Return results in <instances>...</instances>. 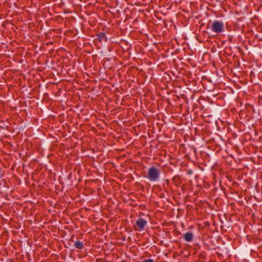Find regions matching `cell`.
<instances>
[{
    "mask_svg": "<svg viewBox=\"0 0 262 262\" xmlns=\"http://www.w3.org/2000/svg\"><path fill=\"white\" fill-rule=\"evenodd\" d=\"M148 175H149V179L151 181H154L158 179L159 177L160 172L159 170L157 169L156 168H155L154 167H152L149 170Z\"/></svg>",
    "mask_w": 262,
    "mask_h": 262,
    "instance_id": "6da1fadb",
    "label": "cell"
},
{
    "mask_svg": "<svg viewBox=\"0 0 262 262\" xmlns=\"http://www.w3.org/2000/svg\"><path fill=\"white\" fill-rule=\"evenodd\" d=\"M212 29L213 31L219 33L222 32L223 29V24L220 21H215L212 25Z\"/></svg>",
    "mask_w": 262,
    "mask_h": 262,
    "instance_id": "7a4b0ae2",
    "label": "cell"
},
{
    "mask_svg": "<svg viewBox=\"0 0 262 262\" xmlns=\"http://www.w3.org/2000/svg\"><path fill=\"white\" fill-rule=\"evenodd\" d=\"M147 224V221L143 219H140L139 220H137L136 221V224L139 227L140 229H143L145 227V225Z\"/></svg>",
    "mask_w": 262,
    "mask_h": 262,
    "instance_id": "3957f363",
    "label": "cell"
},
{
    "mask_svg": "<svg viewBox=\"0 0 262 262\" xmlns=\"http://www.w3.org/2000/svg\"><path fill=\"white\" fill-rule=\"evenodd\" d=\"M184 238L185 240H186L187 242H190L191 240H193V235L191 233H186V234L184 235Z\"/></svg>",
    "mask_w": 262,
    "mask_h": 262,
    "instance_id": "277c9868",
    "label": "cell"
},
{
    "mask_svg": "<svg viewBox=\"0 0 262 262\" xmlns=\"http://www.w3.org/2000/svg\"><path fill=\"white\" fill-rule=\"evenodd\" d=\"M74 246L78 249H82L83 247V244L81 242H76L74 243Z\"/></svg>",
    "mask_w": 262,
    "mask_h": 262,
    "instance_id": "5b68a950",
    "label": "cell"
},
{
    "mask_svg": "<svg viewBox=\"0 0 262 262\" xmlns=\"http://www.w3.org/2000/svg\"><path fill=\"white\" fill-rule=\"evenodd\" d=\"M154 262V261L153 260H151V259H150V260H145V261H143V262Z\"/></svg>",
    "mask_w": 262,
    "mask_h": 262,
    "instance_id": "8992f818",
    "label": "cell"
}]
</instances>
